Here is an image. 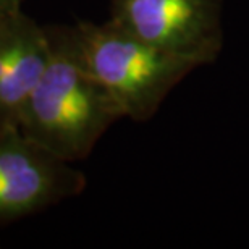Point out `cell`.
Listing matches in <instances>:
<instances>
[{"instance_id": "obj_3", "label": "cell", "mask_w": 249, "mask_h": 249, "mask_svg": "<svg viewBox=\"0 0 249 249\" xmlns=\"http://www.w3.org/2000/svg\"><path fill=\"white\" fill-rule=\"evenodd\" d=\"M223 0H112L110 19L196 67L223 49Z\"/></svg>"}, {"instance_id": "obj_4", "label": "cell", "mask_w": 249, "mask_h": 249, "mask_svg": "<svg viewBox=\"0 0 249 249\" xmlns=\"http://www.w3.org/2000/svg\"><path fill=\"white\" fill-rule=\"evenodd\" d=\"M86 177L18 129L0 134V223L78 196Z\"/></svg>"}, {"instance_id": "obj_1", "label": "cell", "mask_w": 249, "mask_h": 249, "mask_svg": "<svg viewBox=\"0 0 249 249\" xmlns=\"http://www.w3.org/2000/svg\"><path fill=\"white\" fill-rule=\"evenodd\" d=\"M51 57L24 107L19 131L67 162L88 157L123 113L92 76L73 26H49Z\"/></svg>"}, {"instance_id": "obj_2", "label": "cell", "mask_w": 249, "mask_h": 249, "mask_svg": "<svg viewBox=\"0 0 249 249\" xmlns=\"http://www.w3.org/2000/svg\"><path fill=\"white\" fill-rule=\"evenodd\" d=\"M84 65L107 89L123 117L146 122L197 67L126 31L113 19L73 26Z\"/></svg>"}, {"instance_id": "obj_5", "label": "cell", "mask_w": 249, "mask_h": 249, "mask_svg": "<svg viewBox=\"0 0 249 249\" xmlns=\"http://www.w3.org/2000/svg\"><path fill=\"white\" fill-rule=\"evenodd\" d=\"M51 57L47 28L23 10L0 18V134L18 129L21 113Z\"/></svg>"}, {"instance_id": "obj_6", "label": "cell", "mask_w": 249, "mask_h": 249, "mask_svg": "<svg viewBox=\"0 0 249 249\" xmlns=\"http://www.w3.org/2000/svg\"><path fill=\"white\" fill-rule=\"evenodd\" d=\"M23 2L24 0H0V18L23 10Z\"/></svg>"}]
</instances>
